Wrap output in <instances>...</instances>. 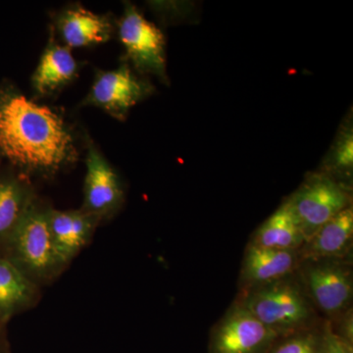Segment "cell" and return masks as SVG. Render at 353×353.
<instances>
[{
  "mask_svg": "<svg viewBox=\"0 0 353 353\" xmlns=\"http://www.w3.org/2000/svg\"><path fill=\"white\" fill-rule=\"evenodd\" d=\"M0 153L25 170L50 174L73 162L77 150L57 112L7 90L0 95Z\"/></svg>",
  "mask_w": 353,
  "mask_h": 353,
  "instance_id": "obj_1",
  "label": "cell"
},
{
  "mask_svg": "<svg viewBox=\"0 0 353 353\" xmlns=\"http://www.w3.org/2000/svg\"><path fill=\"white\" fill-rule=\"evenodd\" d=\"M50 210V206L34 199L3 252L41 287L50 284L65 270L53 245Z\"/></svg>",
  "mask_w": 353,
  "mask_h": 353,
  "instance_id": "obj_2",
  "label": "cell"
},
{
  "mask_svg": "<svg viewBox=\"0 0 353 353\" xmlns=\"http://www.w3.org/2000/svg\"><path fill=\"white\" fill-rule=\"evenodd\" d=\"M240 303L280 336L306 330L312 315L307 296L289 277L253 288Z\"/></svg>",
  "mask_w": 353,
  "mask_h": 353,
  "instance_id": "obj_3",
  "label": "cell"
},
{
  "mask_svg": "<svg viewBox=\"0 0 353 353\" xmlns=\"http://www.w3.org/2000/svg\"><path fill=\"white\" fill-rule=\"evenodd\" d=\"M287 201L299 220L306 241L323 225L350 206L347 188L322 172L307 176Z\"/></svg>",
  "mask_w": 353,
  "mask_h": 353,
  "instance_id": "obj_4",
  "label": "cell"
},
{
  "mask_svg": "<svg viewBox=\"0 0 353 353\" xmlns=\"http://www.w3.org/2000/svg\"><path fill=\"white\" fill-rule=\"evenodd\" d=\"M119 37L128 57L137 70L152 74L162 82L168 83L163 32L146 20L132 3L125 4Z\"/></svg>",
  "mask_w": 353,
  "mask_h": 353,
  "instance_id": "obj_5",
  "label": "cell"
},
{
  "mask_svg": "<svg viewBox=\"0 0 353 353\" xmlns=\"http://www.w3.org/2000/svg\"><path fill=\"white\" fill-rule=\"evenodd\" d=\"M279 338L277 333L238 303L213 329L209 353H267Z\"/></svg>",
  "mask_w": 353,
  "mask_h": 353,
  "instance_id": "obj_6",
  "label": "cell"
},
{
  "mask_svg": "<svg viewBox=\"0 0 353 353\" xmlns=\"http://www.w3.org/2000/svg\"><path fill=\"white\" fill-rule=\"evenodd\" d=\"M154 87L137 76L129 65L101 72L95 78L83 104L102 109L118 120H125L130 109L152 95Z\"/></svg>",
  "mask_w": 353,
  "mask_h": 353,
  "instance_id": "obj_7",
  "label": "cell"
},
{
  "mask_svg": "<svg viewBox=\"0 0 353 353\" xmlns=\"http://www.w3.org/2000/svg\"><path fill=\"white\" fill-rule=\"evenodd\" d=\"M311 261L303 273L309 297L326 314H341L352 299V270L336 259Z\"/></svg>",
  "mask_w": 353,
  "mask_h": 353,
  "instance_id": "obj_8",
  "label": "cell"
},
{
  "mask_svg": "<svg viewBox=\"0 0 353 353\" xmlns=\"http://www.w3.org/2000/svg\"><path fill=\"white\" fill-rule=\"evenodd\" d=\"M85 165L82 209L101 222L119 210L124 202V189L117 172L92 143L88 145Z\"/></svg>",
  "mask_w": 353,
  "mask_h": 353,
  "instance_id": "obj_9",
  "label": "cell"
},
{
  "mask_svg": "<svg viewBox=\"0 0 353 353\" xmlns=\"http://www.w3.org/2000/svg\"><path fill=\"white\" fill-rule=\"evenodd\" d=\"M50 222L55 252L64 268L88 245L101 223L82 208L67 211L51 208Z\"/></svg>",
  "mask_w": 353,
  "mask_h": 353,
  "instance_id": "obj_10",
  "label": "cell"
},
{
  "mask_svg": "<svg viewBox=\"0 0 353 353\" xmlns=\"http://www.w3.org/2000/svg\"><path fill=\"white\" fill-rule=\"evenodd\" d=\"M41 285L34 283L4 254H0V325L34 307L41 299Z\"/></svg>",
  "mask_w": 353,
  "mask_h": 353,
  "instance_id": "obj_11",
  "label": "cell"
},
{
  "mask_svg": "<svg viewBox=\"0 0 353 353\" xmlns=\"http://www.w3.org/2000/svg\"><path fill=\"white\" fill-rule=\"evenodd\" d=\"M299 257L297 250H273L250 245L243 259L241 281L253 289L289 277L296 268Z\"/></svg>",
  "mask_w": 353,
  "mask_h": 353,
  "instance_id": "obj_12",
  "label": "cell"
},
{
  "mask_svg": "<svg viewBox=\"0 0 353 353\" xmlns=\"http://www.w3.org/2000/svg\"><path fill=\"white\" fill-rule=\"evenodd\" d=\"M353 236L352 206L323 225L305 243L303 256L309 260L336 259L350 250Z\"/></svg>",
  "mask_w": 353,
  "mask_h": 353,
  "instance_id": "obj_13",
  "label": "cell"
},
{
  "mask_svg": "<svg viewBox=\"0 0 353 353\" xmlns=\"http://www.w3.org/2000/svg\"><path fill=\"white\" fill-rule=\"evenodd\" d=\"M58 30L69 48H83L109 41L112 26L105 16L77 6L60 15Z\"/></svg>",
  "mask_w": 353,
  "mask_h": 353,
  "instance_id": "obj_14",
  "label": "cell"
},
{
  "mask_svg": "<svg viewBox=\"0 0 353 353\" xmlns=\"http://www.w3.org/2000/svg\"><path fill=\"white\" fill-rule=\"evenodd\" d=\"M34 199V192L25 181L17 176H0V254H3Z\"/></svg>",
  "mask_w": 353,
  "mask_h": 353,
  "instance_id": "obj_15",
  "label": "cell"
},
{
  "mask_svg": "<svg viewBox=\"0 0 353 353\" xmlns=\"http://www.w3.org/2000/svg\"><path fill=\"white\" fill-rule=\"evenodd\" d=\"M299 220L289 201L280 206L259 228L250 245L280 250H299L305 243Z\"/></svg>",
  "mask_w": 353,
  "mask_h": 353,
  "instance_id": "obj_16",
  "label": "cell"
},
{
  "mask_svg": "<svg viewBox=\"0 0 353 353\" xmlns=\"http://www.w3.org/2000/svg\"><path fill=\"white\" fill-rule=\"evenodd\" d=\"M78 71L75 58L66 46L50 41L32 76V87L39 94H50L73 80Z\"/></svg>",
  "mask_w": 353,
  "mask_h": 353,
  "instance_id": "obj_17",
  "label": "cell"
},
{
  "mask_svg": "<svg viewBox=\"0 0 353 353\" xmlns=\"http://www.w3.org/2000/svg\"><path fill=\"white\" fill-rule=\"evenodd\" d=\"M322 173L331 176H352L353 168V128L352 115L341 125L331 150L325 158Z\"/></svg>",
  "mask_w": 353,
  "mask_h": 353,
  "instance_id": "obj_18",
  "label": "cell"
},
{
  "mask_svg": "<svg viewBox=\"0 0 353 353\" xmlns=\"http://www.w3.org/2000/svg\"><path fill=\"white\" fill-rule=\"evenodd\" d=\"M275 341L267 353H320L323 334L306 329L283 336Z\"/></svg>",
  "mask_w": 353,
  "mask_h": 353,
  "instance_id": "obj_19",
  "label": "cell"
},
{
  "mask_svg": "<svg viewBox=\"0 0 353 353\" xmlns=\"http://www.w3.org/2000/svg\"><path fill=\"white\" fill-rule=\"evenodd\" d=\"M320 353H352V347L347 341L341 339L330 329L323 333L321 352Z\"/></svg>",
  "mask_w": 353,
  "mask_h": 353,
  "instance_id": "obj_20",
  "label": "cell"
},
{
  "mask_svg": "<svg viewBox=\"0 0 353 353\" xmlns=\"http://www.w3.org/2000/svg\"><path fill=\"white\" fill-rule=\"evenodd\" d=\"M4 325H0V345H1L2 340H3L4 331H6Z\"/></svg>",
  "mask_w": 353,
  "mask_h": 353,
  "instance_id": "obj_21",
  "label": "cell"
}]
</instances>
